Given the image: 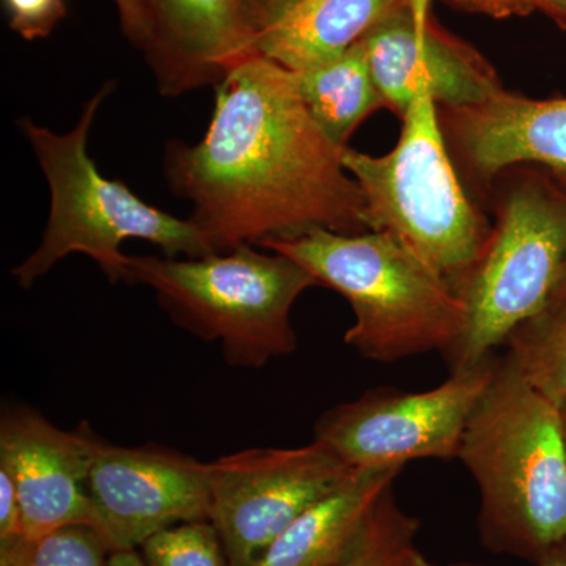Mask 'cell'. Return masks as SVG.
Listing matches in <instances>:
<instances>
[{
  "instance_id": "6da1fadb",
  "label": "cell",
  "mask_w": 566,
  "mask_h": 566,
  "mask_svg": "<svg viewBox=\"0 0 566 566\" xmlns=\"http://www.w3.org/2000/svg\"><path fill=\"white\" fill-rule=\"evenodd\" d=\"M214 111L196 145L172 140L170 191L192 205L189 221L214 252L312 229L368 232L364 197L308 114L293 71L249 55L214 85Z\"/></svg>"
},
{
  "instance_id": "7a4b0ae2",
  "label": "cell",
  "mask_w": 566,
  "mask_h": 566,
  "mask_svg": "<svg viewBox=\"0 0 566 566\" xmlns=\"http://www.w3.org/2000/svg\"><path fill=\"white\" fill-rule=\"evenodd\" d=\"M458 460L480 494L479 534L494 554L542 564L566 543V441L560 408L499 356Z\"/></svg>"
},
{
  "instance_id": "3957f363",
  "label": "cell",
  "mask_w": 566,
  "mask_h": 566,
  "mask_svg": "<svg viewBox=\"0 0 566 566\" xmlns=\"http://www.w3.org/2000/svg\"><path fill=\"white\" fill-rule=\"evenodd\" d=\"M259 248L289 256L348 301L354 324L345 344L365 359L447 356L463 337L468 311L452 283L394 233L312 229Z\"/></svg>"
},
{
  "instance_id": "277c9868",
  "label": "cell",
  "mask_w": 566,
  "mask_h": 566,
  "mask_svg": "<svg viewBox=\"0 0 566 566\" xmlns=\"http://www.w3.org/2000/svg\"><path fill=\"white\" fill-rule=\"evenodd\" d=\"M111 91L107 84L96 92L69 133L51 132L29 118L20 122L51 191L50 219L39 248L11 270L21 289H31L71 253L87 255L107 281L129 283V255L122 252L129 240L158 245L166 256L216 253L189 219L175 218L122 181L107 180L88 156V133Z\"/></svg>"
},
{
  "instance_id": "5b68a950",
  "label": "cell",
  "mask_w": 566,
  "mask_h": 566,
  "mask_svg": "<svg viewBox=\"0 0 566 566\" xmlns=\"http://www.w3.org/2000/svg\"><path fill=\"white\" fill-rule=\"evenodd\" d=\"M244 244L196 259L129 256V283H142L175 324L221 345L230 367L262 368L296 352L292 308L319 286L300 263Z\"/></svg>"
},
{
  "instance_id": "8992f818",
  "label": "cell",
  "mask_w": 566,
  "mask_h": 566,
  "mask_svg": "<svg viewBox=\"0 0 566 566\" xmlns=\"http://www.w3.org/2000/svg\"><path fill=\"white\" fill-rule=\"evenodd\" d=\"M401 120L387 155L346 147L342 163L363 192L368 232L394 233L453 286L482 255L491 223L461 186L433 98L416 96Z\"/></svg>"
},
{
  "instance_id": "52a82bcc",
  "label": "cell",
  "mask_w": 566,
  "mask_h": 566,
  "mask_svg": "<svg viewBox=\"0 0 566 566\" xmlns=\"http://www.w3.org/2000/svg\"><path fill=\"white\" fill-rule=\"evenodd\" d=\"M565 264L566 188L545 170L520 169L502 191L482 255L453 283L468 322L446 356L450 374L485 363L543 314Z\"/></svg>"
},
{
  "instance_id": "ba28073f",
  "label": "cell",
  "mask_w": 566,
  "mask_h": 566,
  "mask_svg": "<svg viewBox=\"0 0 566 566\" xmlns=\"http://www.w3.org/2000/svg\"><path fill=\"white\" fill-rule=\"evenodd\" d=\"M497 359L493 354L424 392L368 390L324 412L315 424V439L354 469H403L409 461L453 460Z\"/></svg>"
},
{
  "instance_id": "9c48e42d",
  "label": "cell",
  "mask_w": 566,
  "mask_h": 566,
  "mask_svg": "<svg viewBox=\"0 0 566 566\" xmlns=\"http://www.w3.org/2000/svg\"><path fill=\"white\" fill-rule=\"evenodd\" d=\"M357 469L315 439L294 449H248L210 463V521L230 566H253L271 543Z\"/></svg>"
},
{
  "instance_id": "30bf717a",
  "label": "cell",
  "mask_w": 566,
  "mask_h": 566,
  "mask_svg": "<svg viewBox=\"0 0 566 566\" xmlns=\"http://www.w3.org/2000/svg\"><path fill=\"white\" fill-rule=\"evenodd\" d=\"M87 491L112 553L211 515L210 463L163 446H114L98 436Z\"/></svg>"
},
{
  "instance_id": "8fae6325",
  "label": "cell",
  "mask_w": 566,
  "mask_h": 566,
  "mask_svg": "<svg viewBox=\"0 0 566 566\" xmlns=\"http://www.w3.org/2000/svg\"><path fill=\"white\" fill-rule=\"evenodd\" d=\"M430 0H416L364 39L386 109L403 117L427 93L442 109L472 106L502 91L494 66L471 44L431 18Z\"/></svg>"
},
{
  "instance_id": "7c38bea8",
  "label": "cell",
  "mask_w": 566,
  "mask_h": 566,
  "mask_svg": "<svg viewBox=\"0 0 566 566\" xmlns=\"http://www.w3.org/2000/svg\"><path fill=\"white\" fill-rule=\"evenodd\" d=\"M96 438L85 422L62 430L25 406L3 412L0 469L9 472L20 495L25 539L35 543L71 526L99 532L98 513L87 491Z\"/></svg>"
},
{
  "instance_id": "4fadbf2b",
  "label": "cell",
  "mask_w": 566,
  "mask_h": 566,
  "mask_svg": "<svg viewBox=\"0 0 566 566\" xmlns=\"http://www.w3.org/2000/svg\"><path fill=\"white\" fill-rule=\"evenodd\" d=\"M151 24L147 46L158 91L178 96L219 84L256 54L270 25L266 0H142Z\"/></svg>"
},
{
  "instance_id": "5bb4252c",
  "label": "cell",
  "mask_w": 566,
  "mask_h": 566,
  "mask_svg": "<svg viewBox=\"0 0 566 566\" xmlns=\"http://www.w3.org/2000/svg\"><path fill=\"white\" fill-rule=\"evenodd\" d=\"M438 111L447 145L476 180L536 166L566 188V98L534 99L502 88L485 102Z\"/></svg>"
},
{
  "instance_id": "9a60e30c",
  "label": "cell",
  "mask_w": 566,
  "mask_h": 566,
  "mask_svg": "<svg viewBox=\"0 0 566 566\" xmlns=\"http://www.w3.org/2000/svg\"><path fill=\"white\" fill-rule=\"evenodd\" d=\"M400 472L357 469L344 485L286 527L253 566H337Z\"/></svg>"
},
{
  "instance_id": "2e32d148",
  "label": "cell",
  "mask_w": 566,
  "mask_h": 566,
  "mask_svg": "<svg viewBox=\"0 0 566 566\" xmlns=\"http://www.w3.org/2000/svg\"><path fill=\"white\" fill-rule=\"evenodd\" d=\"M416 0H319L268 25L256 51L290 71L333 61Z\"/></svg>"
},
{
  "instance_id": "e0dca14e",
  "label": "cell",
  "mask_w": 566,
  "mask_h": 566,
  "mask_svg": "<svg viewBox=\"0 0 566 566\" xmlns=\"http://www.w3.org/2000/svg\"><path fill=\"white\" fill-rule=\"evenodd\" d=\"M293 74L308 114L335 147H348L360 123L386 107L364 40L333 61Z\"/></svg>"
},
{
  "instance_id": "ac0fdd59",
  "label": "cell",
  "mask_w": 566,
  "mask_h": 566,
  "mask_svg": "<svg viewBox=\"0 0 566 566\" xmlns=\"http://www.w3.org/2000/svg\"><path fill=\"white\" fill-rule=\"evenodd\" d=\"M506 359L520 375L553 401L566 405V315L542 314L521 324L505 342Z\"/></svg>"
},
{
  "instance_id": "d6986e66",
  "label": "cell",
  "mask_w": 566,
  "mask_h": 566,
  "mask_svg": "<svg viewBox=\"0 0 566 566\" xmlns=\"http://www.w3.org/2000/svg\"><path fill=\"white\" fill-rule=\"evenodd\" d=\"M420 523L406 513L392 488L379 499L356 543L337 566H403Z\"/></svg>"
},
{
  "instance_id": "ffe728a7",
  "label": "cell",
  "mask_w": 566,
  "mask_h": 566,
  "mask_svg": "<svg viewBox=\"0 0 566 566\" xmlns=\"http://www.w3.org/2000/svg\"><path fill=\"white\" fill-rule=\"evenodd\" d=\"M139 549L147 566H230L221 536L210 520L164 528Z\"/></svg>"
},
{
  "instance_id": "44dd1931",
  "label": "cell",
  "mask_w": 566,
  "mask_h": 566,
  "mask_svg": "<svg viewBox=\"0 0 566 566\" xmlns=\"http://www.w3.org/2000/svg\"><path fill=\"white\" fill-rule=\"evenodd\" d=\"M111 554L109 543L96 528L63 527L32 543L29 566H109Z\"/></svg>"
},
{
  "instance_id": "7402d4cb",
  "label": "cell",
  "mask_w": 566,
  "mask_h": 566,
  "mask_svg": "<svg viewBox=\"0 0 566 566\" xmlns=\"http://www.w3.org/2000/svg\"><path fill=\"white\" fill-rule=\"evenodd\" d=\"M6 3L10 28L29 41L50 35L66 14L63 0H6Z\"/></svg>"
},
{
  "instance_id": "603a6c76",
  "label": "cell",
  "mask_w": 566,
  "mask_h": 566,
  "mask_svg": "<svg viewBox=\"0 0 566 566\" xmlns=\"http://www.w3.org/2000/svg\"><path fill=\"white\" fill-rule=\"evenodd\" d=\"M24 538L20 495L9 472L0 469V542Z\"/></svg>"
},
{
  "instance_id": "cb8c5ba5",
  "label": "cell",
  "mask_w": 566,
  "mask_h": 566,
  "mask_svg": "<svg viewBox=\"0 0 566 566\" xmlns=\"http://www.w3.org/2000/svg\"><path fill=\"white\" fill-rule=\"evenodd\" d=\"M444 2L471 13L486 14L494 20L527 17L532 13L527 0H444Z\"/></svg>"
},
{
  "instance_id": "d4e9b609",
  "label": "cell",
  "mask_w": 566,
  "mask_h": 566,
  "mask_svg": "<svg viewBox=\"0 0 566 566\" xmlns=\"http://www.w3.org/2000/svg\"><path fill=\"white\" fill-rule=\"evenodd\" d=\"M123 29L134 43L147 50L151 41V24L142 0H114Z\"/></svg>"
},
{
  "instance_id": "484cf974",
  "label": "cell",
  "mask_w": 566,
  "mask_h": 566,
  "mask_svg": "<svg viewBox=\"0 0 566 566\" xmlns=\"http://www.w3.org/2000/svg\"><path fill=\"white\" fill-rule=\"evenodd\" d=\"M32 543L25 538L0 542V566H29Z\"/></svg>"
},
{
  "instance_id": "4316f807",
  "label": "cell",
  "mask_w": 566,
  "mask_h": 566,
  "mask_svg": "<svg viewBox=\"0 0 566 566\" xmlns=\"http://www.w3.org/2000/svg\"><path fill=\"white\" fill-rule=\"evenodd\" d=\"M532 11L549 18L558 29L566 32V0H527Z\"/></svg>"
},
{
  "instance_id": "83f0119b",
  "label": "cell",
  "mask_w": 566,
  "mask_h": 566,
  "mask_svg": "<svg viewBox=\"0 0 566 566\" xmlns=\"http://www.w3.org/2000/svg\"><path fill=\"white\" fill-rule=\"evenodd\" d=\"M543 314L554 316L566 315V264L564 271H562L560 279H558L556 289H554L553 294H551L546 311L543 312Z\"/></svg>"
},
{
  "instance_id": "f1b7e54d",
  "label": "cell",
  "mask_w": 566,
  "mask_h": 566,
  "mask_svg": "<svg viewBox=\"0 0 566 566\" xmlns=\"http://www.w3.org/2000/svg\"><path fill=\"white\" fill-rule=\"evenodd\" d=\"M109 566H147L137 549L114 551Z\"/></svg>"
},
{
  "instance_id": "f546056e",
  "label": "cell",
  "mask_w": 566,
  "mask_h": 566,
  "mask_svg": "<svg viewBox=\"0 0 566 566\" xmlns=\"http://www.w3.org/2000/svg\"><path fill=\"white\" fill-rule=\"evenodd\" d=\"M300 2L301 0H266L268 9H270L271 14L270 25L281 20L283 14L289 13V11Z\"/></svg>"
},
{
  "instance_id": "4dcf8cb0",
  "label": "cell",
  "mask_w": 566,
  "mask_h": 566,
  "mask_svg": "<svg viewBox=\"0 0 566 566\" xmlns=\"http://www.w3.org/2000/svg\"><path fill=\"white\" fill-rule=\"evenodd\" d=\"M449 566H485L480 564H471V562H461V564H452ZM535 566H566V543L564 546L558 547L554 551L549 557L545 558L542 564Z\"/></svg>"
},
{
  "instance_id": "1f68e13d",
  "label": "cell",
  "mask_w": 566,
  "mask_h": 566,
  "mask_svg": "<svg viewBox=\"0 0 566 566\" xmlns=\"http://www.w3.org/2000/svg\"><path fill=\"white\" fill-rule=\"evenodd\" d=\"M403 566H433V564L419 549L412 547L408 556L405 557Z\"/></svg>"
},
{
  "instance_id": "d6a6232c",
  "label": "cell",
  "mask_w": 566,
  "mask_h": 566,
  "mask_svg": "<svg viewBox=\"0 0 566 566\" xmlns=\"http://www.w3.org/2000/svg\"><path fill=\"white\" fill-rule=\"evenodd\" d=\"M318 2H319V0H301V2L297 3L296 7H293V9L290 10L289 13L283 14L282 18L289 17V14L301 13V11L308 10V9H311V7H314L315 3H318ZM282 18H281V20H282Z\"/></svg>"
},
{
  "instance_id": "836d02e7",
  "label": "cell",
  "mask_w": 566,
  "mask_h": 566,
  "mask_svg": "<svg viewBox=\"0 0 566 566\" xmlns=\"http://www.w3.org/2000/svg\"><path fill=\"white\" fill-rule=\"evenodd\" d=\"M560 416H562V427H564V434H565V441H566V405L564 408H560Z\"/></svg>"
}]
</instances>
